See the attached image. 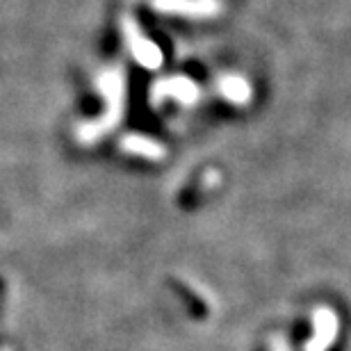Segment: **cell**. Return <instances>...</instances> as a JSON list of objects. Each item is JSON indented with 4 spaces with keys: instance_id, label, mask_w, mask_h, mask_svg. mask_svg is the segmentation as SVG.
Returning a JSON list of instances; mask_svg holds the SVG:
<instances>
[{
    "instance_id": "5",
    "label": "cell",
    "mask_w": 351,
    "mask_h": 351,
    "mask_svg": "<svg viewBox=\"0 0 351 351\" xmlns=\"http://www.w3.org/2000/svg\"><path fill=\"white\" fill-rule=\"evenodd\" d=\"M223 96L230 98L233 103L247 101V98H249V87L244 85L240 78H228L226 82H223Z\"/></svg>"
},
{
    "instance_id": "1",
    "label": "cell",
    "mask_w": 351,
    "mask_h": 351,
    "mask_svg": "<svg viewBox=\"0 0 351 351\" xmlns=\"http://www.w3.org/2000/svg\"><path fill=\"white\" fill-rule=\"evenodd\" d=\"M156 7L162 12L187 14V16H210L219 10V3L215 0H156Z\"/></svg>"
},
{
    "instance_id": "3",
    "label": "cell",
    "mask_w": 351,
    "mask_h": 351,
    "mask_svg": "<svg viewBox=\"0 0 351 351\" xmlns=\"http://www.w3.org/2000/svg\"><path fill=\"white\" fill-rule=\"evenodd\" d=\"M160 94L165 96H171V98H178V101H192L194 94H196V87L192 85L189 80H182V78H173V80H167V82H160L158 91H156V98Z\"/></svg>"
},
{
    "instance_id": "4",
    "label": "cell",
    "mask_w": 351,
    "mask_h": 351,
    "mask_svg": "<svg viewBox=\"0 0 351 351\" xmlns=\"http://www.w3.org/2000/svg\"><path fill=\"white\" fill-rule=\"evenodd\" d=\"M123 149L132 151V153H142V156H151V158H160V156H162V149H160L156 142L146 139V137H128L123 142Z\"/></svg>"
},
{
    "instance_id": "2",
    "label": "cell",
    "mask_w": 351,
    "mask_h": 351,
    "mask_svg": "<svg viewBox=\"0 0 351 351\" xmlns=\"http://www.w3.org/2000/svg\"><path fill=\"white\" fill-rule=\"evenodd\" d=\"M128 41L132 44V53H135V58L142 62L146 66H158L160 64V53L158 48L151 44V41H146L144 37H139L137 30H128Z\"/></svg>"
}]
</instances>
